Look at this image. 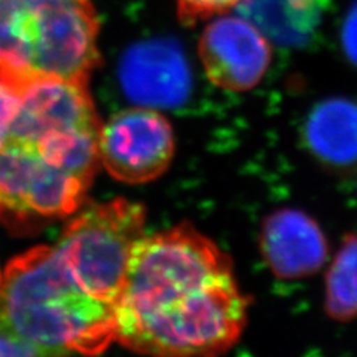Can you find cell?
<instances>
[{
	"label": "cell",
	"instance_id": "6da1fadb",
	"mask_svg": "<svg viewBox=\"0 0 357 357\" xmlns=\"http://www.w3.org/2000/svg\"><path fill=\"white\" fill-rule=\"evenodd\" d=\"M229 256L191 225L144 236L114 303L116 341L153 356H216L248 323Z\"/></svg>",
	"mask_w": 357,
	"mask_h": 357
},
{
	"label": "cell",
	"instance_id": "7a4b0ae2",
	"mask_svg": "<svg viewBox=\"0 0 357 357\" xmlns=\"http://www.w3.org/2000/svg\"><path fill=\"white\" fill-rule=\"evenodd\" d=\"M0 329L29 356L98 354L116 341L114 304L86 290L50 245L33 248L6 265Z\"/></svg>",
	"mask_w": 357,
	"mask_h": 357
},
{
	"label": "cell",
	"instance_id": "3957f363",
	"mask_svg": "<svg viewBox=\"0 0 357 357\" xmlns=\"http://www.w3.org/2000/svg\"><path fill=\"white\" fill-rule=\"evenodd\" d=\"M91 0H0V70L88 84L100 63Z\"/></svg>",
	"mask_w": 357,
	"mask_h": 357
},
{
	"label": "cell",
	"instance_id": "277c9868",
	"mask_svg": "<svg viewBox=\"0 0 357 357\" xmlns=\"http://www.w3.org/2000/svg\"><path fill=\"white\" fill-rule=\"evenodd\" d=\"M144 225L142 204L115 198L75 211L55 248L86 290L114 304Z\"/></svg>",
	"mask_w": 357,
	"mask_h": 357
},
{
	"label": "cell",
	"instance_id": "5b68a950",
	"mask_svg": "<svg viewBox=\"0 0 357 357\" xmlns=\"http://www.w3.org/2000/svg\"><path fill=\"white\" fill-rule=\"evenodd\" d=\"M91 183L36 144L8 136L0 148V223L13 232H35L75 215Z\"/></svg>",
	"mask_w": 357,
	"mask_h": 357
},
{
	"label": "cell",
	"instance_id": "8992f818",
	"mask_svg": "<svg viewBox=\"0 0 357 357\" xmlns=\"http://www.w3.org/2000/svg\"><path fill=\"white\" fill-rule=\"evenodd\" d=\"M98 155L100 164L116 181L131 185L152 182L172 164L173 128L152 107L121 110L100 128Z\"/></svg>",
	"mask_w": 357,
	"mask_h": 357
},
{
	"label": "cell",
	"instance_id": "52a82bcc",
	"mask_svg": "<svg viewBox=\"0 0 357 357\" xmlns=\"http://www.w3.org/2000/svg\"><path fill=\"white\" fill-rule=\"evenodd\" d=\"M208 81L234 93L258 86L273 60V47L259 27L243 15H219L198 42Z\"/></svg>",
	"mask_w": 357,
	"mask_h": 357
},
{
	"label": "cell",
	"instance_id": "ba28073f",
	"mask_svg": "<svg viewBox=\"0 0 357 357\" xmlns=\"http://www.w3.org/2000/svg\"><path fill=\"white\" fill-rule=\"evenodd\" d=\"M119 79L126 94L146 107L182 105L191 89L185 55L170 39H151L134 45L122 57Z\"/></svg>",
	"mask_w": 357,
	"mask_h": 357
},
{
	"label": "cell",
	"instance_id": "9c48e42d",
	"mask_svg": "<svg viewBox=\"0 0 357 357\" xmlns=\"http://www.w3.org/2000/svg\"><path fill=\"white\" fill-rule=\"evenodd\" d=\"M259 248L271 273L283 280L314 275L329 258L325 232L314 218L299 208H280L266 216Z\"/></svg>",
	"mask_w": 357,
	"mask_h": 357
},
{
	"label": "cell",
	"instance_id": "30bf717a",
	"mask_svg": "<svg viewBox=\"0 0 357 357\" xmlns=\"http://www.w3.org/2000/svg\"><path fill=\"white\" fill-rule=\"evenodd\" d=\"M303 137L310 153L332 169L357 165V103L331 97L311 109Z\"/></svg>",
	"mask_w": 357,
	"mask_h": 357
},
{
	"label": "cell",
	"instance_id": "8fae6325",
	"mask_svg": "<svg viewBox=\"0 0 357 357\" xmlns=\"http://www.w3.org/2000/svg\"><path fill=\"white\" fill-rule=\"evenodd\" d=\"M323 305L335 321L357 319V232L342 238L328 266Z\"/></svg>",
	"mask_w": 357,
	"mask_h": 357
},
{
	"label": "cell",
	"instance_id": "7c38bea8",
	"mask_svg": "<svg viewBox=\"0 0 357 357\" xmlns=\"http://www.w3.org/2000/svg\"><path fill=\"white\" fill-rule=\"evenodd\" d=\"M243 2L244 0H174L177 15L186 26H195L201 21L223 15Z\"/></svg>",
	"mask_w": 357,
	"mask_h": 357
},
{
	"label": "cell",
	"instance_id": "4fadbf2b",
	"mask_svg": "<svg viewBox=\"0 0 357 357\" xmlns=\"http://www.w3.org/2000/svg\"><path fill=\"white\" fill-rule=\"evenodd\" d=\"M20 106V84L0 70V148L5 143Z\"/></svg>",
	"mask_w": 357,
	"mask_h": 357
},
{
	"label": "cell",
	"instance_id": "5bb4252c",
	"mask_svg": "<svg viewBox=\"0 0 357 357\" xmlns=\"http://www.w3.org/2000/svg\"><path fill=\"white\" fill-rule=\"evenodd\" d=\"M342 45L349 60L357 66V2L351 6L344 20Z\"/></svg>",
	"mask_w": 357,
	"mask_h": 357
},
{
	"label": "cell",
	"instance_id": "9a60e30c",
	"mask_svg": "<svg viewBox=\"0 0 357 357\" xmlns=\"http://www.w3.org/2000/svg\"><path fill=\"white\" fill-rule=\"evenodd\" d=\"M295 2L305 5V6H312V8H319L325 10L328 8V5L331 3V0H295Z\"/></svg>",
	"mask_w": 357,
	"mask_h": 357
},
{
	"label": "cell",
	"instance_id": "2e32d148",
	"mask_svg": "<svg viewBox=\"0 0 357 357\" xmlns=\"http://www.w3.org/2000/svg\"><path fill=\"white\" fill-rule=\"evenodd\" d=\"M2 278H3V271L2 268H0V286H2Z\"/></svg>",
	"mask_w": 357,
	"mask_h": 357
}]
</instances>
